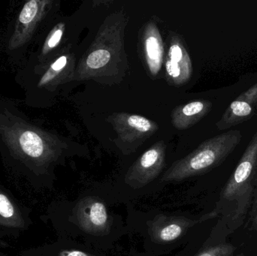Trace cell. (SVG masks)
Returning a JSON list of instances; mask_svg holds the SVG:
<instances>
[{
	"mask_svg": "<svg viewBox=\"0 0 257 256\" xmlns=\"http://www.w3.org/2000/svg\"><path fill=\"white\" fill-rule=\"evenodd\" d=\"M67 150L63 138L36 124L13 101L0 99V157L12 175L35 189L49 187Z\"/></svg>",
	"mask_w": 257,
	"mask_h": 256,
	"instance_id": "6da1fadb",
	"label": "cell"
},
{
	"mask_svg": "<svg viewBox=\"0 0 257 256\" xmlns=\"http://www.w3.org/2000/svg\"><path fill=\"white\" fill-rule=\"evenodd\" d=\"M75 57L69 45L42 65L24 63L15 80L24 94V102L30 108H42L62 86L75 80Z\"/></svg>",
	"mask_w": 257,
	"mask_h": 256,
	"instance_id": "7a4b0ae2",
	"label": "cell"
},
{
	"mask_svg": "<svg viewBox=\"0 0 257 256\" xmlns=\"http://www.w3.org/2000/svg\"><path fill=\"white\" fill-rule=\"evenodd\" d=\"M257 186V132L223 188L215 210L208 218L223 214L234 225H241L251 205Z\"/></svg>",
	"mask_w": 257,
	"mask_h": 256,
	"instance_id": "3957f363",
	"label": "cell"
},
{
	"mask_svg": "<svg viewBox=\"0 0 257 256\" xmlns=\"http://www.w3.org/2000/svg\"><path fill=\"white\" fill-rule=\"evenodd\" d=\"M123 23L109 17L101 27L87 54L80 61L75 73V80L95 79L111 75L112 67L123 62Z\"/></svg>",
	"mask_w": 257,
	"mask_h": 256,
	"instance_id": "277c9868",
	"label": "cell"
},
{
	"mask_svg": "<svg viewBox=\"0 0 257 256\" xmlns=\"http://www.w3.org/2000/svg\"><path fill=\"white\" fill-rule=\"evenodd\" d=\"M241 138L239 131L231 130L206 140L191 153L175 162L162 180L181 181L216 168L235 150Z\"/></svg>",
	"mask_w": 257,
	"mask_h": 256,
	"instance_id": "5b68a950",
	"label": "cell"
},
{
	"mask_svg": "<svg viewBox=\"0 0 257 256\" xmlns=\"http://www.w3.org/2000/svg\"><path fill=\"white\" fill-rule=\"evenodd\" d=\"M54 4L51 0H30L20 8L9 24L3 42L5 53L12 61L24 63L26 54L48 21Z\"/></svg>",
	"mask_w": 257,
	"mask_h": 256,
	"instance_id": "8992f818",
	"label": "cell"
},
{
	"mask_svg": "<svg viewBox=\"0 0 257 256\" xmlns=\"http://www.w3.org/2000/svg\"><path fill=\"white\" fill-rule=\"evenodd\" d=\"M107 121L112 125L117 134L116 145L125 153L136 151L159 129L155 122L138 114L115 113L109 116Z\"/></svg>",
	"mask_w": 257,
	"mask_h": 256,
	"instance_id": "52a82bcc",
	"label": "cell"
},
{
	"mask_svg": "<svg viewBox=\"0 0 257 256\" xmlns=\"http://www.w3.org/2000/svg\"><path fill=\"white\" fill-rule=\"evenodd\" d=\"M32 210L0 183V239L18 238L33 225Z\"/></svg>",
	"mask_w": 257,
	"mask_h": 256,
	"instance_id": "ba28073f",
	"label": "cell"
},
{
	"mask_svg": "<svg viewBox=\"0 0 257 256\" xmlns=\"http://www.w3.org/2000/svg\"><path fill=\"white\" fill-rule=\"evenodd\" d=\"M166 144L156 142L130 167L126 181L132 186H144L157 178L165 167Z\"/></svg>",
	"mask_w": 257,
	"mask_h": 256,
	"instance_id": "9c48e42d",
	"label": "cell"
},
{
	"mask_svg": "<svg viewBox=\"0 0 257 256\" xmlns=\"http://www.w3.org/2000/svg\"><path fill=\"white\" fill-rule=\"evenodd\" d=\"M165 60L166 79L170 85H184L191 78L193 66L182 39L172 33Z\"/></svg>",
	"mask_w": 257,
	"mask_h": 256,
	"instance_id": "30bf717a",
	"label": "cell"
},
{
	"mask_svg": "<svg viewBox=\"0 0 257 256\" xmlns=\"http://www.w3.org/2000/svg\"><path fill=\"white\" fill-rule=\"evenodd\" d=\"M73 216L80 228L89 234H102L109 224L105 204L94 197H85L75 205Z\"/></svg>",
	"mask_w": 257,
	"mask_h": 256,
	"instance_id": "8fae6325",
	"label": "cell"
},
{
	"mask_svg": "<svg viewBox=\"0 0 257 256\" xmlns=\"http://www.w3.org/2000/svg\"><path fill=\"white\" fill-rule=\"evenodd\" d=\"M257 111V83L230 104L217 123L219 130H226L250 120Z\"/></svg>",
	"mask_w": 257,
	"mask_h": 256,
	"instance_id": "7c38bea8",
	"label": "cell"
},
{
	"mask_svg": "<svg viewBox=\"0 0 257 256\" xmlns=\"http://www.w3.org/2000/svg\"><path fill=\"white\" fill-rule=\"evenodd\" d=\"M145 66L151 77H157L164 62V44L158 27L150 21L144 27L142 37Z\"/></svg>",
	"mask_w": 257,
	"mask_h": 256,
	"instance_id": "4fadbf2b",
	"label": "cell"
},
{
	"mask_svg": "<svg viewBox=\"0 0 257 256\" xmlns=\"http://www.w3.org/2000/svg\"><path fill=\"white\" fill-rule=\"evenodd\" d=\"M212 108V102L208 100H195L176 107L172 111V125L179 130L194 126L207 115Z\"/></svg>",
	"mask_w": 257,
	"mask_h": 256,
	"instance_id": "5bb4252c",
	"label": "cell"
},
{
	"mask_svg": "<svg viewBox=\"0 0 257 256\" xmlns=\"http://www.w3.org/2000/svg\"><path fill=\"white\" fill-rule=\"evenodd\" d=\"M198 222L182 217H163L155 221L151 232L153 237L161 243H170L181 237Z\"/></svg>",
	"mask_w": 257,
	"mask_h": 256,
	"instance_id": "9a60e30c",
	"label": "cell"
},
{
	"mask_svg": "<svg viewBox=\"0 0 257 256\" xmlns=\"http://www.w3.org/2000/svg\"><path fill=\"white\" fill-rule=\"evenodd\" d=\"M235 247L231 244H219L202 251L197 256H235Z\"/></svg>",
	"mask_w": 257,
	"mask_h": 256,
	"instance_id": "2e32d148",
	"label": "cell"
},
{
	"mask_svg": "<svg viewBox=\"0 0 257 256\" xmlns=\"http://www.w3.org/2000/svg\"><path fill=\"white\" fill-rule=\"evenodd\" d=\"M45 247L53 256H96L77 249H67L60 243H55Z\"/></svg>",
	"mask_w": 257,
	"mask_h": 256,
	"instance_id": "e0dca14e",
	"label": "cell"
},
{
	"mask_svg": "<svg viewBox=\"0 0 257 256\" xmlns=\"http://www.w3.org/2000/svg\"><path fill=\"white\" fill-rule=\"evenodd\" d=\"M252 209L250 216H251L252 223L253 227L257 231V186L253 195V201H252Z\"/></svg>",
	"mask_w": 257,
	"mask_h": 256,
	"instance_id": "ac0fdd59",
	"label": "cell"
},
{
	"mask_svg": "<svg viewBox=\"0 0 257 256\" xmlns=\"http://www.w3.org/2000/svg\"><path fill=\"white\" fill-rule=\"evenodd\" d=\"M30 254L31 256H53L44 247L30 248Z\"/></svg>",
	"mask_w": 257,
	"mask_h": 256,
	"instance_id": "d6986e66",
	"label": "cell"
},
{
	"mask_svg": "<svg viewBox=\"0 0 257 256\" xmlns=\"http://www.w3.org/2000/svg\"><path fill=\"white\" fill-rule=\"evenodd\" d=\"M0 256H8V255L7 254L5 253V252H3L0 251Z\"/></svg>",
	"mask_w": 257,
	"mask_h": 256,
	"instance_id": "ffe728a7",
	"label": "cell"
}]
</instances>
